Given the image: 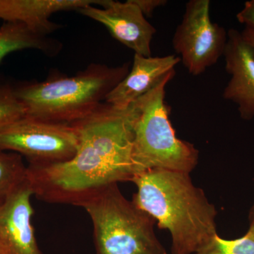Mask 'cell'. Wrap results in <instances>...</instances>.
Returning a JSON list of instances; mask_svg holds the SVG:
<instances>
[{"mask_svg": "<svg viewBox=\"0 0 254 254\" xmlns=\"http://www.w3.org/2000/svg\"><path fill=\"white\" fill-rule=\"evenodd\" d=\"M104 0H0V19L5 22H18L26 25L38 34L48 36L62 27L52 22L54 13L71 11L99 5Z\"/></svg>", "mask_w": 254, "mask_h": 254, "instance_id": "12", "label": "cell"}, {"mask_svg": "<svg viewBox=\"0 0 254 254\" xmlns=\"http://www.w3.org/2000/svg\"><path fill=\"white\" fill-rule=\"evenodd\" d=\"M241 33L244 40L254 49V31L245 28L243 31L241 32Z\"/></svg>", "mask_w": 254, "mask_h": 254, "instance_id": "20", "label": "cell"}, {"mask_svg": "<svg viewBox=\"0 0 254 254\" xmlns=\"http://www.w3.org/2000/svg\"><path fill=\"white\" fill-rule=\"evenodd\" d=\"M26 116V110L15 95L14 87L0 85V128Z\"/></svg>", "mask_w": 254, "mask_h": 254, "instance_id": "16", "label": "cell"}, {"mask_svg": "<svg viewBox=\"0 0 254 254\" xmlns=\"http://www.w3.org/2000/svg\"><path fill=\"white\" fill-rule=\"evenodd\" d=\"M131 182L137 187L132 201L155 219L172 237V254H193L218 235V211L190 174L150 170Z\"/></svg>", "mask_w": 254, "mask_h": 254, "instance_id": "2", "label": "cell"}, {"mask_svg": "<svg viewBox=\"0 0 254 254\" xmlns=\"http://www.w3.org/2000/svg\"><path fill=\"white\" fill-rule=\"evenodd\" d=\"M77 206L91 217L96 254H168L155 235V219L127 199L118 184L98 190Z\"/></svg>", "mask_w": 254, "mask_h": 254, "instance_id": "5", "label": "cell"}, {"mask_svg": "<svg viewBox=\"0 0 254 254\" xmlns=\"http://www.w3.org/2000/svg\"><path fill=\"white\" fill-rule=\"evenodd\" d=\"M249 222H250V227L245 235L254 241V203L249 213Z\"/></svg>", "mask_w": 254, "mask_h": 254, "instance_id": "19", "label": "cell"}, {"mask_svg": "<svg viewBox=\"0 0 254 254\" xmlns=\"http://www.w3.org/2000/svg\"><path fill=\"white\" fill-rule=\"evenodd\" d=\"M33 190L28 181L0 205V252L2 254H43L32 225Z\"/></svg>", "mask_w": 254, "mask_h": 254, "instance_id": "9", "label": "cell"}, {"mask_svg": "<svg viewBox=\"0 0 254 254\" xmlns=\"http://www.w3.org/2000/svg\"><path fill=\"white\" fill-rule=\"evenodd\" d=\"M145 17H150L155 9L168 3L166 0H132Z\"/></svg>", "mask_w": 254, "mask_h": 254, "instance_id": "18", "label": "cell"}, {"mask_svg": "<svg viewBox=\"0 0 254 254\" xmlns=\"http://www.w3.org/2000/svg\"><path fill=\"white\" fill-rule=\"evenodd\" d=\"M130 71V64L110 67L93 64L72 76L54 75L46 81L14 87L26 116L71 124L93 113Z\"/></svg>", "mask_w": 254, "mask_h": 254, "instance_id": "3", "label": "cell"}, {"mask_svg": "<svg viewBox=\"0 0 254 254\" xmlns=\"http://www.w3.org/2000/svg\"><path fill=\"white\" fill-rule=\"evenodd\" d=\"M101 6L102 9L91 5L77 11L104 25L114 38L135 54L151 57L150 43L156 29L132 0L125 2L104 0Z\"/></svg>", "mask_w": 254, "mask_h": 254, "instance_id": "8", "label": "cell"}, {"mask_svg": "<svg viewBox=\"0 0 254 254\" xmlns=\"http://www.w3.org/2000/svg\"><path fill=\"white\" fill-rule=\"evenodd\" d=\"M175 75V71L168 73L128 108L133 125V160L136 175L150 170L190 174L198 165L199 152L192 143L177 136L170 122L165 87Z\"/></svg>", "mask_w": 254, "mask_h": 254, "instance_id": "4", "label": "cell"}, {"mask_svg": "<svg viewBox=\"0 0 254 254\" xmlns=\"http://www.w3.org/2000/svg\"><path fill=\"white\" fill-rule=\"evenodd\" d=\"M62 47L60 42L38 34L21 23L5 22L0 27V63L6 55L18 50H38L52 56L58 54Z\"/></svg>", "mask_w": 254, "mask_h": 254, "instance_id": "13", "label": "cell"}, {"mask_svg": "<svg viewBox=\"0 0 254 254\" xmlns=\"http://www.w3.org/2000/svg\"><path fill=\"white\" fill-rule=\"evenodd\" d=\"M225 69L231 76L223 92L225 100L238 106L241 118H254V49L236 29L227 31Z\"/></svg>", "mask_w": 254, "mask_h": 254, "instance_id": "10", "label": "cell"}, {"mask_svg": "<svg viewBox=\"0 0 254 254\" xmlns=\"http://www.w3.org/2000/svg\"><path fill=\"white\" fill-rule=\"evenodd\" d=\"M27 182V166L18 153L0 150V205Z\"/></svg>", "mask_w": 254, "mask_h": 254, "instance_id": "14", "label": "cell"}, {"mask_svg": "<svg viewBox=\"0 0 254 254\" xmlns=\"http://www.w3.org/2000/svg\"><path fill=\"white\" fill-rule=\"evenodd\" d=\"M76 128V155L64 163L27 166L33 194L51 203L77 206L98 190L136 175L133 160V125L129 111L102 103Z\"/></svg>", "mask_w": 254, "mask_h": 254, "instance_id": "1", "label": "cell"}, {"mask_svg": "<svg viewBox=\"0 0 254 254\" xmlns=\"http://www.w3.org/2000/svg\"><path fill=\"white\" fill-rule=\"evenodd\" d=\"M237 18L246 28L254 31V0L246 1L243 9L237 14Z\"/></svg>", "mask_w": 254, "mask_h": 254, "instance_id": "17", "label": "cell"}, {"mask_svg": "<svg viewBox=\"0 0 254 254\" xmlns=\"http://www.w3.org/2000/svg\"><path fill=\"white\" fill-rule=\"evenodd\" d=\"M193 254H254V241L245 235L225 240L218 234Z\"/></svg>", "mask_w": 254, "mask_h": 254, "instance_id": "15", "label": "cell"}, {"mask_svg": "<svg viewBox=\"0 0 254 254\" xmlns=\"http://www.w3.org/2000/svg\"><path fill=\"white\" fill-rule=\"evenodd\" d=\"M181 62L180 57H147L134 55L129 72L107 95L105 103L118 110H126L151 91Z\"/></svg>", "mask_w": 254, "mask_h": 254, "instance_id": "11", "label": "cell"}, {"mask_svg": "<svg viewBox=\"0 0 254 254\" xmlns=\"http://www.w3.org/2000/svg\"><path fill=\"white\" fill-rule=\"evenodd\" d=\"M78 136L71 124L23 117L0 128V150L18 153L28 165L64 163L76 155Z\"/></svg>", "mask_w": 254, "mask_h": 254, "instance_id": "6", "label": "cell"}, {"mask_svg": "<svg viewBox=\"0 0 254 254\" xmlns=\"http://www.w3.org/2000/svg\"><path fill=\"white\" fill-rule=\"evenodd\" d=\"M210 0H190L181 23L175 30L173 46L189 73L198 76L223 56L227 32L212 22Z\"/></svg>", "mask_w": 254, "mask_h": 254, "instance_id": "7", "label": "cell"}, {"mask_svg": "<svg viewBox=\"0 0 254 254\" xmlns=\"http://www.w3.org/2000/svg\"><path fill=\"white\" fill-rule=\"evenodd\" d=\"M0 254H2L1 253V252H0Z\"/></svg>", "mask_w": 254, "mask_h": 254, "instance_id": "21", "label": "cell"}]
</instances>
